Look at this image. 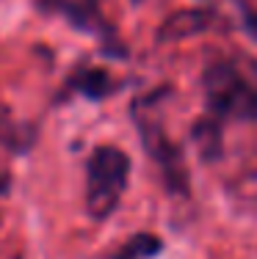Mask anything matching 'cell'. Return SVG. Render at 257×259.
I'll use <instances>...</instances> for the list:
<instances>
[{
	"label": "cell",
	"instance_id": "cell-8",
	"mask_svg": "<svg viewBox=\"0 0 257 259\" xmlns=\"http://www.w3.org/2000/svg\"><path fill=\"white\" fill-rule=\"evenodd\" d=\"M163 243L155 237V234H133L119 251H116L114 259H152L155 254H161Z\"/></svg>",
	"mask_w": 257,
	"mask_h": 259
},
{
	"label": "cell",
	"instance_id": "cell-9",
	"mask_svg": "<svg viewBox=\"0 0 257 259\" xmlns=\"http://www.w3.org/2000/svg\"><path fill=\"white\" fill-rule=\"evenodd\" d=\"M246 30L257 39V14H246Z\"/></svg>",
	"mask_w": 257,
	"mask_h": 259
},
{
	"label": "cell",
	"instance_id": "cell-5",
	"mask_svg": "<svg viewBox=\"0 0 257 259\" xmlns=\"http://www.w3.org/2000/svg\"><path fill=\"white\" fill-rule=\"evenodd\" d=\"M39 6L45 11L64 14L78 30H86V33H100V30H102L100 14L91 11V9H86V6H81V3H72V0H42Z\"/></svg>",
	"mask_w": 257,
	"mask_h": 259
},
{
	"label": "cell",
	"instance_id": "cell-10",
	"mask_svg": "<svg viewBox=\"0 0 257 259\" xmlns=\"http://www.w3.org/2000/svg\"><path fill=\"white\" fill-rule=\"evenodd\" d=\"M133 3H138V0H133Z\"/></svg>",
	"mask_w": 257,
	"mask_h": 259
},
{
	"label": "cell",
	"instance_id": "cell-3",
	"mask_svg": "<svg viewBox=\"0 0 257 259\" xmlns=\"http://www.w3.org/2000/svg\"><path fill=\"white\" fill-rule=\"evenodd\" d=\"M141 141H144L146 152L152 155V160L161 165L166 188L174 190V193H186L188 196L186 160H182V152L166 138V133H163L161 127H155V124H141Z\"/></svg>",
	"mask_w": 257,
	"mask_h": 259
},
{
	"label": "cell",
	"instance_id": "cell-4",
	"mask_svg": "<svg viewBox=\"0 0 257 259\" xmlns=\"http://www.w3.org/2000/svg\"><path fill=\"white\" fill-rule=\"evenodd\" d=\"M210 20H213V14L210 11H202V9L180 11V14H174L171 20H166V25L161 28L158 39L161 41H177V39H186V36L202 33L205 28H210Z\"/></svg>",
	"mask_w": 257,
	"mask_h": 259
},
{
	"label": "cell",
	"instance_id": "cell-2",
	"mask_svg": "<svg viewBox=\"0 0 257 259\" xmlns=\"http://www.w3.org/2000/svg\"><path fill=\"white\" fill-rule=\"evenodd\" d=\"M207 108L222 119L257 121V85H252L227 61H216L202 75Z\"/></svg>",
	"mask_w": 257,
	"mask_h": 259
},
{
	"label": "cell",
	"instance_id": "cell-6",
	"mask_svg": "<svg viewBox=\"0 0 257 259\" xmlns=\"http://www.w3.org/2000/svg\"><path fill=\"white\" fill-rule=\"evenodd\" d=\"M69 83H72V89L81 91L89 100H105L108 94L116 91L114 77L105 69H81V72H75V77Z\"/></svg>",
	"mask_w": 257,
	"mask_h": 259
},
{
	"label": "cell",
	"instance_id": "cell-1",
	"mask_svg": "<svg viewBox=\"0 0 257 259\" xmlns=\"http://www.w3.org/2000/svg\"><path fill=\"white\" fill-rule=\"evenodd\" d=\"M130 157L116 146H97L86 165V207L94 221H105L125 193Z\"/></svg>",
	"mask_w": 257,
	"mask_h": 259
},
{
	"label": "cell",
	"instance_id": "cell-7",
	"mask_svg": "<svg viewBox=\"0 0 257 259\" xmlns=\"http://www.w3.org/2000/svg\"><path fill=\"white\" fill-rule=\"evenodd\" d=\"M194 144L199 146L202 157L205 160H218L222 157V130H218L216 121L202 119L194 124Z\"/></svg>",
	"mask_w": 257,
	"mask_h": 259
}]
</instances>
